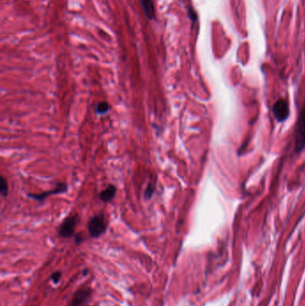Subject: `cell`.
I'll return each mask as SVG.
<instances>
[{"mask_svg":"<svg viewBox=\"0 0 305 306\" xmlns=\"http://www.w3.org/2000/svg\"><path fill=\"white\" fill-rule=\"evenodd\" d=\"M60 279H61V273L60 272H54V273L51 275V279H52V281L54 282V283H58L59 282Z\"/></svg>","mask_w":305,"mask_h":306,"instance_id":"cell-12","label":"cell"},{"mask_svg":"<svg viewBox=\"0 0 305 306\" xmlns=\"http://www.w3.org/2000/svg\"><path fill=\"white\" fill-rule=\"evenodd\" d=\"M0 193L3 197L7 196L8 193V184L4 176H1L0 179Z\"/></svg>","mask_w":305,"mask_h":306,"instance_id":"cell-9","label":"cell"},{"mask_svg":"<svg viewBox=\"0 0 305 306\" xmlns=\"http://www.w3.org/2000/svg\"><path fill=\"white\" fill-rule=\"evenodd\" d=\"M273 114L279 122L285 121L289 115V106L285 99H278L272 108Z\"/></svg>","mask_w":305,"mask_h":306,"instance_id":"cell-4","label":"cell"},{"mask_svg":"<svg viewBox=\"0 0 305 306\" xmlns=\"http://www.w3.org/2000/svg\"><path fill=\"white\" fill-rule=\"evenodd\" d=\"M109 110V104L108 102H106V101H102V102H99L98 105H97V107H96V112L98 113V114H100V115H102V114H106Z\"/></svg>","mask_w":305,"mask_h":306,"instance_id":"cell-10","label":"cell"},{"mask_svg":"<svg viewBox=\"0 0 305 306\" xmlns=\"http://www.w3.org/2000/svg\"><path fill=\"white\" fill-rule=\"evenodd\" d=\"M154 191H155V187H154V186H153L152 183H150V184L148 185L146 190H145L144 195H145V197H146L147 199H151V198L152 197Z\"/></svg>","mask_w":305,"mask_h":306,"instance_id":"cell-11","label":"cell"},{"mask_svg":"<svg viewBox=\"0 0 305 306\" xmlns=\"http://www.w3.org/2000/svg\"><path fill=\"white\" fill-rule=\"evenodd\" d=\"M305 147V106L300 110L295 134V151L300 153Z\"/></svg>","mask_w":305,"mask_h":306,"instance_id":"cell-1","label":"cell"},{"mask_svg":"<svg viewBox=\"0 0 305 306\" xmlns=\"http://www.w3.org/2000/svg\"><path fill=\"white\" fill-rule=\"evenodd\" d=\"M115 192L116 187L113 185H109L108 187H106V189H104L103 191L99 193V198L102 202H109L114 198Z\"/></svg>","mask_w":305,"mask_h":306,"instance_id":"cell-7","label":"cell"},{"mask_svg":"<svg viewBox=\"0 0 305 306\" xmlns=\"http://www.w3.org/2000/svg\"><path fill=\"white\" fill-rule=\"evenodd\" d=\"M107 230V222L103 213L97 214L90 219L88 223V230L93 237H98Z\"/></svg>","mask_w":305,"mask_h":306,"instance_id":"cell-2","label":"cell"},{"mask_svg":"<svg viewBox=\"0 0 305 306\" xmlns=\"http://www.w3.org/2000/svg\"><path fill=\"white\" fill-rule=\"evenodd\" d=\"M79 218L77 215H70L66 218L59 227L58 235L63 238H69L74 235Z\"/></svg>","mask_w":305,"mask_h":306,"instance_id":"cell-3","label":"cell"},{"mask_svg":"<svg viewBox=\"0 0 305 306\" xmlns=\"http://www.w3.org/2000/svg\"><path fill=\"white\" fill-rule=\"evenodd\" d=\"M91 290L88 288L79 290L78 292L76 293V295H74V297L72 298L71 306H79L82 305V303H84L87 300L88 298L91 295Z\"/></svg>","mask_w":305,"mask_h":306,"instance_id":"cell-6","label":"cell"},{"mask_svg":"<svg viewBox=\"0 0 305 306\" xmlns=\"http://www.w3.org/2000/svg\"><path fill=\"white\" fill-rule=\"evenodd\" d=\"M142 9L149 19H152L155 15L154 2L153 0H140Z\"/></svg>","mask_w":305,"mask_h":306,"instance_id":"cell-8","label":"cell"},{"mask_svg":"<svg viewBox=\"0 0 305 306\" xmlns=\"http://www.w3.org/2000/svg\"><path fill=\"white\" fill-rule=\"evenodd\" d=\"M66 190H67V185L65 183H60L55 187L54 189H52L50 191H45V192H41V193H30V194H28V196L30 198H33L34 200H37L38 202H42L47 197L50 196L52 194L62 193L64 191H66Z\"/></svg>","mask_w":305,"mask_h":306,"instance_id":"cell-5","label":"cell"}]
</instances>
